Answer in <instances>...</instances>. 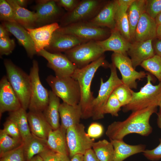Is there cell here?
<instances>
[{
  "label": "cell",
  "mask_w": 161,
  "mask_h": 161,
  "mask_svg": "<svg viewBox=\"0 0 161 161\" xmlns=\"http://www.w3.org/2000/svg\"><path fill=\"white\" fill-rule=\"evenodd\" d=\"M153 46L156 55L161 57V40L156 38Z\"/></svg>",
  "instance_id": "obj_48"
},
{
  "label": "cell",
  "mask_w": 161,
  "mask_h": 161,
  "mask_svg": "<svg viewBox=\"0 0 161 161\" xmlns=\"http://www.w3.org/2000/svg\"><path fill=\"white\" fill-rule=\"evenodd\" d=\"M158 106L159 107V111L157 113V123L159 128L161 129V101L160 102Z\"/></svg>",
  "instance_id": "obj_50"
},
{
  "label": "cell",
  "mask_w": 161,
  "mask_h": 161,
  "mask_svg": "<svg viewBox=\"0 0 161 161\" xmlns=\"http://www.w3.org/2000/svg\"><path fill=\"white\" fill-rule=\"evenodd\" d=\"M15 43L14 39L9 37L0 38V55H8L14 49Z\"/></svg>",
  "instance_id": "obj_41"
},
{
  "label": "cell",
  "mask_w": 161,
  "mask_h": 161,
  "mask_svg": "<svg viewBox=\"0 0 161 161\" xmlns=\"http://www.w3.org/2000/svg\"><path fill=\"white\" fill-rule=\"evenodd\" d=\"M39 155L44 161H61L64 155L56 152L49 148Z\"/></svg>",
  "instance_id": "obj_43"
},
{
  "label": "cell",
  "mask_w": 161,
  "mask_h": 161,
  "mask_svg": "<svg viewBox=\"0 0 161 161\" xmlns=\"http://www.w3.org/2000/svg\"><path fill=\"white\" fill-rule=\"evenodd\" d=\"M21 107L19 99L7 76H4L0 81V117L6 112H14Z\"/></svg>",
  "instance_id": "obj_15"
},
{
  "label": "cell",
  "mask_w": 161,
  "mask_h": 161,
  "mask_svg": "<svg viewBox=\"0 0 161 161\" xmlns=\"http://www.w3.org/2000/svg\"><path fill=\"white\" fill-rule=\"evenodd\" d=\"M83 161H100L92 148L88 150L83 155Z\"/></svg>",
  "instance_id": "obj_47"
},
{
  "label": "cell",
  "mask_w": 161,
  "mask_h": 161,
  "mask_svg": "<svg viewBox=\"0 0 161 161\" xmlns=\"http://www.w3.org/2000/svg\"><path fill=\"white\" fill-rule=\"evenodd\" d=\"M117 2V0L106 2L96 15L88 21L95 26L110 30L116 28L115 15Z\"/></svg>",
  "instance_id": "obj_21"
},
{
  "label": "cell",
  "mask_w": 161,
  "mask_h": 161,
  "mask_svg": "<svg viewBox=\"0 0 161 161\" xmlns=\"http://www.w3.org/2000/svg\"><path fill=\"white\" fill-rule=\"evenodd\" d=\"M161 12V0H147L145 12L155 19Z\"/></svg>",
  "instance_id": "obj_42"
},
{
  "label": "cell",
  "mask_w": 161,
  "mask_h": 161,
  "mask_svg": "<svg viewBox=\"0 0 161 161\" xmlns=\"http://www.w3.org/2000/svg\"><path fill=\"white\" fill-rule=\"evenodd\" d=\"M14 11L16 22L26 29L35 28V11H31L19 6L15 0H7Z\"/></svg>",
  "instance_id": "obj_30"
},
{
  "label": "cell",
  "mask_w": 161,
  "mask_h": 161,
  "mask_svg": "<svg viewBox=\"0 0 161 161\" xmlns=\"http://www.w3.org/2000/svg\"><path fill=\"white\" fill-rule=\"evenodd\" d=\"M92 148L100 161H113L114 149L110 141L103 139L94 142Z\"/></svg>",
  "instance_id": "obj_33"
},
{
  "label": "cell",
  "mask_w": 161,
  "mask_h": 161,
  "mask_svg": "<svg viewBox=\"0 0 161 161\" xmlns=\"http://www.w3.org/2000/svg\"><path fill=\"white\" fill-rule=\"evenodd\" d=\"M60 27L57 22L26 30L34 43L37 53L49 45L54 33Z\"/></svg>",
  "instance_id": "obj_17"
},
{
  "label": "cell",
  "mask_w": 161,
  "mask_h": 161,
  "mask_svg": "<svg viewBox=\"0 0 161 161\" xmlns=\"http://www.w3.org/2000/svg\"><path fill=\"white\" fill-rule=\"evenodd\" d=\"M70 161H83V155L80 154L75 155L71 158Z\"/></svg>",
  "instance_id": "obj_52"
},
{
  "label": "cell",
  "mask_w": 161,
  "mask_h": 161,
  "mask_svg": "<svg viewBox=\"0 0 161 161\" xmlns=\"http://www.w3.org/2000/svg\"><path fill=\"white\" fill-rule=\"evenodd\" d=\"M10 32L1 24L0 25V38L9 37Z\"/></svg>",
  "instance_id": "obj_49"
},
{
  "label": "cell",
  "mask_w": 161,
  "mask_h": 161,
  "mask_svg": "<svg viewBox=\"0 0 161 161\" xmlns=\"http://www.w3.org/2000/svg\"><path fill=\"white\" fill-rule=\"evenodd\" d=\"M109 68L111 71L110 76L105 82L102 78H100L98 95L92 103V117L94 120L104 118L103 109L107 100L115 88L123 84L121 79L118 76L117 68L112 63L110 64Z\"/></svg>",
  "instance_id": "obj_6"
},
{
  "label": "cell",
  "mask_w": 161,
  "mask_h": 161,
  "mask_svg": "<svg viewBox=\"0 0 161 161\" xmlns=\"http://www.w3.org/2000/svg\"><path fill=\"white\" fill-rule=\"evenodd\" d=\"M66 138L71 158L76 154L83 155L86 151L92 148L94 142L86 132L84 125L80 123L66 129Z\"/></svg>",
  "instance_id": "obj_11"
},
{
  "label": "cell",
  "mask_w": 161,
  "mask_h": 161,
  "mask_svg": "<svg viewBox=\"0 0 161 161\" xmlns=\"http://www.w3.org/2000/svg\"><path fill=\"white\" fill-rule=\"evenodd\" d=\"M104 52L97 41H90L64 52L77 68L80 69L99 59L104 55Z\"/></svg>",
  "instance_id": "obj_7"
},
{
  "label": "cell",
  "mask_w": 161,
  "mask_h": 161,
  "mask_svg": "<svg viewBox=\"0 0 161 161\" xmlns=\"http://www.w3.org/2000/svg\"><path fill=\"white\" fill-rule=\"evenodd\" d=\"M147 82L138 92L134 91L130 102L123 107V111L127 112L143 109L151 106H158L161 101V83L153 85L152 78L147 74Z\"/></svg>",
  "instance_id": "obj_3"
},
{
  "label": "cell",
  "mask_w": 161,
  "mask_h": 161,
  "mask_svg": "<svg viewBox=\"0 0 161 161\" xmlns=\"http://www.w3.org/2000/svg\"><path fill=\"white\" fill-rule=\"evenodd\" d=\"M29 161H44L41 157L39 155H37Z\"/></svg>",
  "instance_id": "obj_55"
},
{
  "label": "cell",
  "mask_w": 161,
  "mask_h": 161,
  "mask_svg": "<svg viewBox=\"0 0 161 161\" xmlns=\"http://www.w3.org/2000/svg\"><path fill=\"white\" fill-rule=\"evenodd\" d=\"M103 131V128L101 124L98 123L94 122L89 125L87 133L91 138H97L102 136Z\"/></svg>",
  "instance_id": "obj_44"
},
{
  "label": "cell",
  "mask_w": 161,
  "mask_h": 161,
  "mask_svg": "<svg viewBox=\"0 0 161 161\" xmlns=\"http://www.w3.org/2000/svg\"><path fill=\"white\" fill-rule=\"evenodd\" d=\"M26 111L21 107L16 111L9 112L8 118L16 124L23 143L27 141L32 136L29 124L27 113Z\"/></svg>",
  "instance_id": "obj_31"
},
{
  "label": "cell",
  "mask_w": 161,
  "mask_h": 161,
  "mask_svg": "<svg viewBox=\"0 0 161 161\" xmlns=\"http://www.w3.org/2000/svg\"><path fill=\"white\" fill-rule=\"evenodd\" d=\"M37 54L47 60V66L54 71L57 77H72L77 68L64 54L61 52L51 53L44 49Z\"/></svg>",
  "instance_id": "obj_14"
},
{
  "label": "cell",
  "mask_w": 161,
  "mask_h": 161,
  "mask_svg": "<svg viewBox=\"0 0 161 161\" xmlns=\"http://www.w3.org/2000/svg\"><path fill=\"white\" fill-rule=\"evenodd\" d=\"M27 117L32 134L47 140L49 133L53 129L43 112L29 111L27 113Z\"/></svg>",
  "instance_id": "obj_23"
},
{
  "label": "cell",
  "mask_w": 161,
  "mask_h": 161,
  "mask_svg": "<svg viewBox=\"0 0 161 161\" xmlns=\"http://www.w3.org/2000/svg\"><path fill=\"white\" fill-rule=\"evenodd\" d=\"M2 129L5 133L13 138L22 139L17 126L11 120L7 119L4 124Z\"/></svg>",
  "instance_id": "obj_40"
},
{
  "label": "cell",
  "mask_w": 161,
  "mask_h": 161,
  "mask_svg": "<svg viewBox=\"0 0 161 161\" xmlns=\"http://www.w3.org/2000/svg\"><path fill=\"white\" fill-rule=\"evenodd\" d=\"M152 40L133 41L127 53L131 57L134 69L145 60L152 57L155 54L152 44Z\"/></svg>",
  "instance_id": "obj_18"
},
{
  "label": "cell",
  "mask_w": 161,
  "mask_h": 161,
  "mask_svg": "<svg viewBox=\"0 0 161 161\" xmlns=\"http://www.w3.org/2000/svg\"><path fill=\"white\" fill-rule=\"evenodd\" d=\"M157 25L154 19L146 12L143 13L136 26L134 41H136L154 40L156 38Z\"/></svg>",
  "instance_id": "obj_22"
},
{
  "label": "cell",
  "mask_w": 161,
  "mask_h": 161,
  "mask_svg": "<svg viewBox=\"0 0 161 161\" xmlns=\"http://www.w3.org/2000/svg\"><path fill=\"white\" fill-rule=\"evenodd\" d=\"M59 112L61 119L60 126L66 130L80 123L82 119V111L79 104L72 105L63 102L60 105Z\"/></svg>",
  "instance_id": "obj_25"
},
{
  "label": "cell",
  "mask_w": 161,
  "mask_h": 161,
  "mask_svg": "<svg viewBox=\"0 0 161 161\" xmlns=\"http://www.w3.org/2000/svg\"><path fill=\"white\" fill-rule=\"evenodd\" d=\"M140 66L154 75L161 83V57L155 55L144 61Z\"/></svg>",
  "instance_id": "obj_35"
},
{
  "label": "cell",
  "mask_w": 161,
  "mask_h": 161,
  "mask_svg": "<svg viewBox=\"0 0 161 161\" xmlns=\"http://www.w3.org/2000/svg\"><path fill=\"white\" fill-rule=\"evenodd\" d=\"M122 107L115 95L113 92L111 95L104 106L103 113L109 114L112 116L117 117L118 112Z\"/></svg>",
  "instance_id": "obj_37"
},
{
  "label": "cell",
  "mask_w": 161,
  "mask_h": 161,
  "mask_svg": "<svg viewBox=\"0 0 161 161\" xmlns=\"http://www.w3.org/2000/svg\"><path fill=\"white\" fill-rule=\"evenodd\" d=\"M110 34L106 39L97 41L104 52L111 51L114 53L126 54L131 43L125 38L116 28L110 30Z\"/></svg>",
  "instance_id": "obj_20"
},
{
  "label": "cell",
  "mask_w": 161,
  "mask_h": 161,
  "mask_svg": "<svg viewBox=\"0 0 161 161\" xmlns=\"http://www.w3.org/2000/svg\"><path fill=\"white\" fill-rule=\"evenodd\" d=\"M155 20L157 26L161 25V12L157 15Z\"/></svg>",
  "instance_id": "obj_53"
},
{
  "label": "cell",
  "mask_w": 161,
  "mask_h": 161,
  "mask_svg": "<svg viewBox=\"0 0 161 161\" xmlns=\"http://www.w3.org/2000/svg\"><path fill=\"white\" fill-rule=\"evenodd\" d=\"M56 31L71 34L87 41L104 40L109 36L111 32L110 30L95 26L88 21L79 22L60 27Z\"/></svg>",
  "instance_id": "obj_10"
},
{
  "label": "cell",
  "mask_w": 161,
  "mask_h": 161,
  "mask_svg": "<svg viewBox=\"0 0 161 161\" xmlns=\"http://www.w3.org/2000/svg\"><path fill=\"white\" fill-rule=\"evenodd\" d=\"M48 104L42 112L46 120L53 130L58 128L61 126L59 123L60 115L59 109L60 98L52 91H49Z\"/></svg>",
  "instance_id": "obj_28"
},
{
  "label": "cell",
  "mask_w": 161,
  "mask_h": 161,
  "mask_svg": "<svg viewBox=\"0 0 161 161\" xmlns=\"http://www.w3.org/2000/svg\"><path fill=\"white\" fill-rule=\"evenodd\" d=\"M111 58L112 63L120 73L123 83L131 89H137L136 80L146 77L147 73L145 72H138L135 70L130 58L126 54L114 52Z\"/></svg>",
  "instance_id": "obj_12"
},
{
  "label": "cell",
  "mask_w": 161,
  "mask_h": 161,
  "mask_svg": "<svg viewBox=\"0 0 161 161\" xmlns=\"http://www.w3.org/2000/svg\"><path fill=\"white\" fill-rule=\"evenodd\" d=\"M0 19L2 22H16L13 9L7 0H0Z\"/></svg>",
  "instance_id": "obj_38"
},
{
  "label": "cell",
  "mask_w": 161,
  "mask_h": 161,
  "mask_svg": "<svg viewBox=\"0 0 161 161\" xmlns=\"http://www.w3.org/2000/svg\"><path fill=\"white\" fill-rule=\"evenodd\" d=\"M68 156L64 155L61 161H70Z\"/></svg>",
  "instance_id": "obj_56"
},
{
  "label": "cell",
  "mask_w": 161,
  "mask_h": 161,
  "mask_svg": "<svg viewBox=\"0 0 161 161\" xmlns=\"http://www.w3.org/2000/svg\"><path fill=\"white\" fill-rule=\"evenodd\" d=\"M112 143L114 149L113 161H123L129 157L140 153L145 150V145L142 144L131 145L123 140H113Z\"/></svg>",
  "instance_id": "obj_26"
},
{
  "label": "cell",
  "mask_w": 161,
  "mask_h": 161,
  "mask_svg": "<svg viewBox=\"0 0 161 161\" xmlns=\"http://www.w3.org/2000/svg\"><path fill=\"white\" fill-rule=\"evenodd\" d=\"M109 65L103 55L84 67L77 68L72 76L78 81L80 89L81 98L79 104L81 108L82 119L92 117V104L95 97L91 90V86L95 72L99 67H109Z\"/></svg>",
  "instance_id": "obj_2"
},
{
  "label": "cell",
  "mask_w": 161,
  "mask_h": 161,
  "mask_svg": "<svg viewBox=\"0 0 161 161\" xmlns=\"http://www.w3.org/2000/svg\"><path fill=\"white\" fill-rule=\"evenodd\" d=\"M35 28L60 21L65 13L55 0H37L35 6Z\"/></svg>",
  "instance_id": "obj_13"
},
{
  "label": "cell",
  "mask_w": 161,
  "mask_h": 161,
  "mask_svg": "<svg viewBox=\"0 0 161 161\" xmlns=\"http://www.w3.org/2000/svg\"><path fill=\"white\" fill-rule=\"evenodd\" d=\"M157 107L151 106L132 112L124 120L113 122L108 126L106 136L110 140H123L126 136L131 134L148 136L152 131L150 119L151 115L157 112Z\"/></svg>",
  "instance_id": "obj_1"
},
{
  "label": "cell",
  "mask_w": 161,
  "mask_h": 161,
  "mask_svg": "<svg viewBox=\"0 0 161 161\" xmlns=\"http://www.w3.org/2000/svg\"><path fill=\"white\" fill-rule=\"evenodd\" d=\"M134 0H117L115 15L116 28L121 34L131 42L130 28L127 11Z\"/></svg>",
  "instance_id": "obj_24"
},
{
  "label": "cell",
  "mask_w": 161,
  "mask_h": 161,
  "mask_svg": "<svg viewBox=\"0 0 161 161\" xmlns=\"http://www.w3.org/2000/svg\"><path fill=\"white\" fill-rule=\"evenodd\" d=\"M143 153L145 157L150 160H157L161 159V138L157 147L151 150L145 149Z\"/></svg>",
  "instance_id": "obj_45"
},
{
  "label": "cell",
  "mask_w": 161,
  "mask_h": 161,
  "mask_svg": "<svg viewBox=\"0 0 161 161\" xmlns=\"http://www.w3.org/2000/svg\"><path fill=\"white\" fill-rule=\"evenodd\" d=\"M38 61L33 60L29 76L31 86L29 111L43 112L47 106L49 101V91L42 85L39 77Z\"/></svg>",
  "instance_id": "obj_9"
},
{
  "label": "cell",
  "mask_w": 161,
  "mask_h": 161,
  "mask_svg": "<svg viewBox=\"0 0 161 161\" xmlns=\"http://www.w3.org/2000/svg\"><path fill=\"white\" fill-rule=\"evenodd\" d=\"M16 3L20 7L25 8L27 7L28 1L26 0H15Z\"/></svg>",
  "instance_id": "obj_51"
},
{
  "label": "cell",
  "mask_w": 161,
  "mask_h": 161,
  "mask_svg": "<svg viewBox=\"0 0 161 161\" xmlns=\"http://www.w3.org/2000/svg\"><path fill=\"white\" fill-rule=\"evenodd\" d=\"M46 80L52 91L63 102L72 105L79 104L81 98L80 89L78 82L72 77L49 75Z\"/></svg>",
  "instance_id": "obj_5"
},
{
  "label": "cell",
  "mask_w": 161,
  "mask_h": 161,
  "mask_svg": "<svg viewBox=\"0 0 161 161\" xmlns=\"http://www.w3.org/2000/svg\"><path fill=\"white\" fill-rule=\"evenodd\" d=\"M0 161H26L23 143L18 148L0 156Z\"/></svg>",
  "instance_id": "obj_39"
},
{
  "label": "cell",
  "mask_w": 161,
  "mask_h": 161,
  "mask_svg": "<svg viewBox=\"0 0 161 161\" xmlns=\"http://www.w3.org/2000/svg\"><path fill=\"white\" fill-rule=\"evenodd\" d=\"M57 4L63 8L67 12L73 10L78 5L80 0H55Z\"/></svg>",
  "instance_id": "obj_46"
},
{
  "label": "cell",
  "mask_w": 161,
  "mask_h": 161,
  "mask_svg": "<svg viewBox=\"0 0 161 161\" xmlns=\"http://www.w3.org/2000/svg\"><path fill=\"white\" fill-rule=\"evenodd\" d=\"M4 64L8 80L18 96L22 108L26 110L28 109L31 92L29 75L10 60L5 59Z\"/></svg>",
  "instance_id": "obj_4"
},
{
  "label": "cell",
  "mask_w": 161,
  "mask_h": 161,
  "mask_svg": "<svg viewBox=\"0 0 161 161\" xmlns=\"http://www.w3.org/2000/svg\"><path fill=\"white\" fill-rule=\"evenodd\" d=\"M87 41L74 35L56 31L52 35L49 45L44 49L51 53L65 52Z\"/></svg>",
  "instance_id": "obj_16"
},
{
  "label": "cell",
  "mask_w": 161,
  "mask_h": 161,
  "mask_svg": "<svg viewBox=\"0 0 161 161\" xmlns=\"http://www.w3.org/2000/svg\"><path fill=\"white\" fill-rule=\"evenodd\" d=\"M66 131L61 126L56 129L52 130L48 134L46 143L48 148L52 150L69 156L66 138Z\"/></svg>",
  "instance_id": "obj_27"
},
{
  "label": "cell",
  "mask_w": 161,
  "mask_h": 161,
  "mask_svg": "<svg viewBox=\"0 0 161 161\" xmlns=\"http://www.w3.org/2000/svg\"><path fill=\"white\" fill-rule=\"evenodd\" d=\"M156 38L161 40V25L157 26Z\"/></svg>",
  "instance_id": "obj_54"
},
{
  "label": "cell",
  "mask_w": 161,
  "mask_h": 161,
  "mask_svg": "<svg viewBox=\"0 0 161 161\" xmlns=\"http://www.w3.org/2000/svg\"><path fill=\"white\" fill-rule=\"evenodd\" d=\"M23 143L21 139L13 138L0 130V156L19 147Z\"/></svg>",
  "instance_id": "obj_34"
},
{
  "label": "cell",
  "mask_w": 161,
  "mask_h": 161,
  "mask_svg": "<svg viewBox=\"0 0 161 161\" xmlns=\"http://www.w3.org/2000/svg\"><path fill=\"white\" fill-rule=\"evenodd\" d=\"M32 135L30 139L23 143L24 151L26 161H29L48 148L46 140Z\"/></svg>",
  "instance_id": "obj_32"
},
{
  "label": "cell",
  "mask_w": 161,
  "mask_h": 161,
  "mask_svg": "<svg viewBox=\"0 0 161 161\" xmlns=\"http://www.w3.org/2000/svg\"><path fill=\"white\" fill-rule=\"evenodd\" d=\"M133 91L129 87L123 83L117 87L113 92L122 107H123L128 104L131 100Z\"/></svg>",
  "instance_id": "obj_36"
},
{
  "label": "cell",
  "mask_w": 161,
  "mask_h": 161,
  "mask_svg": "<svg viewBox=\"0 0 161 161\" xmlns=\"http://www.w3.org/2000/svg\"><path fill=\"white\" fill-rule=\"evenodd\" d=\"M106 2L101 0H80L73 10L65 13L60 21V27L91 20L96 15Z\"/></svg>",
  "instance_id": "obj_8"
},
{
  "label": "cell",
  "mask_w": 161,
  "mask_h": 161,
  "mask_svg": "<svg viewBox=\"0 0 161 161\" xmlns=\"http://www.w3.org/2000/svg\"><path fill=\"white\" fill-rule=\"evenodd\" d=\"M147 0H134L127 11L131 41H134L136 28L142 15L145 12Z\"/></svg>",
  "instance_id": "obj_29"
},
{
  "label": "cell",
  "mask_w": 161,
  "mask_h": 161,
  "mask_svg": "<svg viewBox=\"0 0 161 161\" xmlns=\"http://www.w3.org/2000/svg\"><path fill=\"white\" fill-rule=\"evenodd\" d=\"M1 24L23 47L28 56L32 58L37 54L33 41L25 28L16 22H2Z\"/></svg>",
  "instance_id": "obj_19"
}]
</instances>
